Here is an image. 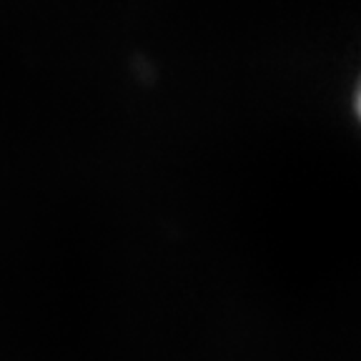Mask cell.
Instances as JSON below:
<instances>
[{
	"mask_svg": "<svg viewBox=\"0 0 361 361\" xmlns=\"http://www.w3.org/2000/svg\"><path fill=\"white\" fill-rule=\"evenodd\" d=\"M354 108H356V116L361 121V78H359V85H356V93H354Z\"/></svg>",
	"mask_w": 361,
	"mask_h": 361,
	"instance_id": "6da1fadb",
	"label": "cell"
}]
</instances>
